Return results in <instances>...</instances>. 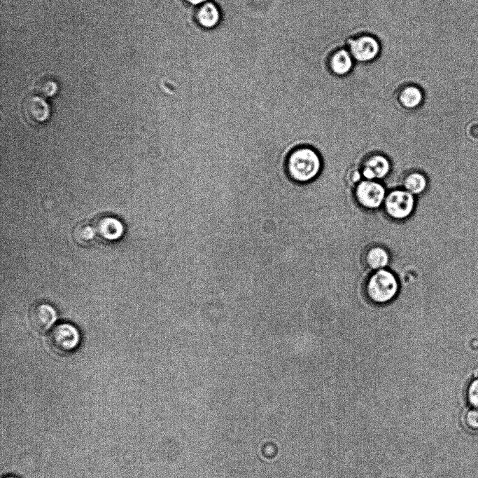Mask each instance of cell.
<instances>
[{
	"label": "cell",
	"instance_id": "6da1fadb",
	"mask_svg": "<svg viewBox=\"0 0 478 478\" xmlns=\"http://www.w3.org/2000/svg\"><path fill=\"white\" fill-rule=\"evenodd\" d=\"M399 282L395 274L385 268L375 271L365 285L367 297L373 303L391 302L398 294Z\"/></svg>",
	"mask_w": 478,
	"mask_h": 478
},
{
	"label": "cell",
	"instance_id": "7a4b0ae2",
	"mask_svg": "<svg viewBox=\"0 0 478 478\" xmlns=\"http://www.w3.org/2000/svg\"><path fill=\"white\" fill-rule=\"evenodd\" d=\"M319 170V158L309 148H300L293 151L287 159V172L290 178L297 182H307L313 179Z\"/></svg>",
	"mask_w": 478,
	"mask_h": 478
},
{
	"label": "cell",
	"instance_id": "3957f363",
	"mask_svg": "<svg viewBox=\"0 0 478 478\" xmlns=\"http://www.w3.org/2000/svg\"><path fill=\"white\" fill-rule=\"evenodd\" d=\"M80 339L78 330L70 323L56 325L48 336V343L51 349L61 355L74 350L79 345Z\"/></svg>",
	"mask_w": 478,
	"mask_h": 478
},
{
	"label": "cell",
	"instance_id": "277c9868",
	"mask_svg": "<svg viewBox=\"0 0 478 478\" xmlns=\"http://www.w3.org/2000/svg\"><path fill=\"white\" fill-rule=\"evenodd\" d=\"M22 111L26 121L34 125L45 122L50 116L49 105L40 95L26 96L22 104Z\"/></svg>",
	"mask_w": 478,
	"mask_h": 478
},
{
	"label": "cell",
	"instance_id": "5b68a950",
	"mask_svg": "<svg viewBox=\"0 0 478 478\" xmlns=\"http://www.w3.org/2000/svg\"><path fill=\"white\" fill-rule=\"evenodd\" d=\"M385 205L390 216L395 219H404L411 214L414 200L408 191H395L388 196Z\"/></svg>",
	"mask_w": 478,
	"mask_h": 478
},
{
	"label": "cell",
	"instance_id": "8992f818",
	"mask_svg": "<svg viewBox=\"0 0 478 478\" xmlns=\"http://www.w3.org/2000/svg\"><path fill=\"white\" fill-rule=\"evenodd\" d=\"M379 41L370 35H363L349 42V52L353 58L358 62H369L379 53Z\"/></svg>",
	"mask_w": 478,
	"mask_h": 478
},
{
	"label": "cell",
	"instance_id": "52a82bcc",
	"mask_svg": "<svg viewBox=\"0 0 478 478\" xmlns=\"http://www.w3.org/2000/svg\"><path fill=\"white\" fill-rule=\"evenodd\" d=\"M57 319L54 308L46 303L33 304L29 310V320L32 328L38 332L48 330Z\"/></svg>",
	"mask_w": 478,
	"mask_h": 478
},
{
	"label": "cell",
	"instance_id": "ba28073f",
	"mask_svg": "<svg viewBox=\"0 0 478 478\" xmlns=\"http://www.w3.org/2000/svg\"><path fill=\"white\" fill-rule=\"evenodd\" d=\"M385 196L384 188L379 183L363 181L356 189L359 203L367 208H377L381 204Z\"/></svg>",
	"mask_w": 478,
	"mask_h": 478
},
{
	"label": "cell",
	"instance_id": "9c48e42d",
	"mask_svg": "<svg viewBox=\"0 0 478 478\" xmlns=\"http://www.w3.org/2000/svg\"><path fill=\"white\" fill-rule=\"evenodd\" d=\"M97 235L106 240H115L119 239L124 228L121 221L111 216H102L97 218L93 226Z\"/></svg>",
	"mask_w": 478,
	"mask_h": 478
},
{
	"label": "cell",
	"instance_id": "30bf717a",
	"mask_svg": "<svg viewBox=\"0 0 478 478\" xmlns=\"http://www.w3.org/2000/svg\"><path fill=\"white\" fill-rule=\"evenodd\" d=\"M221 13L218 7L211 1H207L198 8L196 20L199 25L206 29L216 27L220 22Z\"/></svg>",
	"mask_w": 478,
	"mask_h": 478
},
{
	"label": "cell",
	"instance_id": "8fae6325",
	"mask_svg": "<svg viewBox=\"0 0 478 478\" xmlns=\"http://www.w3.org/2000/svg\"><path fill=\"white\" fill-rule=\"evenodd\" d=\"M389 171L387 159L381 156H375L366 161L363 170V176L367 179H381Z\"/></svg>",
	"mask_w": 478,
	"mask_h": 478
},
{
	"label": "cell",
	"instance_id": "7c38bea8",
	"mask_svg": "<svg viewBox=\"0 0 478 478\" xmlns=\"http://www.w3.org/2000/svg\"><path fill=\"white\" fill-rule=\"evenodd\" d=\"M353 57L350 52L344 49L337 50L331 56L330 67L332 71L338 75L343 76L348 74L353 65Z\"/></svg>",
	"mask_w": 478,
	"mask_h": 478
},
{
	"label": "cell",
	"instance_id": "4fadbf2b",
	"mask_svg": "<svg viewBox=\"0 0 478 478\" xmlns=\"http://www.w3.org/2000/svg\"><path fill=\"white\" fill-rule=\"evenodd\" d=\"M390 255L384 247L377 246L370 248L365 255L367 266L374 270L384 269L389 263Z\"/></svg>",
	"mask_w": 478,
	"mask_h": 478
},
{
	"label": "cell",
	"instance_id": "5bb4252c",
	"mask_svg": "<svg viewBox=\"0 0 478 478\" xmlns=\"http://www.w3.org/2000/svg\"><path fill=\"white\" fill-rule=\"evenodd\" d=\"M95 234L94 228L87 223L77 224L72 232L74 241L81 247H88L92 245Z\"/></svg>",
	"mask_w": 478,
	"mask_h": 478
},
{
	"label": "cell",
	"instance_id": "9a60e30c",
	"mask_svg": "<svg viewBox=\"0 0 478 478\" xmlns=\"http://www.w3.org/2000/svg\"><path fill=\"white\" fill-rule=\"evenodd\" d=\"M423 95L419 88L414 86H409L404 88L400 95V100L403 106L407 108L418 107L422 102Z\"/></svg>",
	"mask_w": 478,
	"mask_h": 478
},
{
	"label": "cell",
	"instance_id": "2e32d148",
	"mask_svg": "<svg viewBox=\"0 0 478 478\" xmlns=\"http://www.w3.org/2000/svg\"><path fill=\"white\" fill-rule=\"evenodd\" d=\"M405 187L412 194L421 193L427 187L426 178L420 173L411 174L405 181Z\"/></svg>",
	"mask_w": 478,
	"mask_h": 478
},
{
	"label": "cell",
	"instance_id": "e0dca14e",
	"mask_svg": "<svg viewBox=\"0 0 478 478\" xmlns=\"http://www.w3.org/2000/svg\"><path fill=\"white\" fill-rule=\"evenodd\" d=\"M58 83L52 78H43L37 83L36 90L41 96L50 97L58 91Z\"/></svg>",
	"mask_w": 478,
	"mask_h": 478
},
{
	"label": "cell",
	"instance_id": "ac0fdd59",
	"mask_svg": "<svg viewBox=\"0 0 478 478\" xmlns=\"http://www.w3.org/2000/svg\"><path fill=\"white\" fill-rule=\"evenodd\" d=\"M462 423L464 427L472 432L478 431V408L466 409L462 414Z\"/></svg>",
	"mask_w": 478,
	"mask_h": 478
},
{
	"label": "cell",
	"instance_id": "d6986e66",
	"mask_svg": "<svg viewBox=\"0 0 478 478\" xmlns=\"http://www.w3.org/2000/svg\"><path fill=\"white\" fill-rule=\"evenodd\" d=\"M467 398L472 407L478 408V371L468 387Z\"/></svg>",
	"mask_w": 478,
	"mask_h": 478
},
{
	"label": "cell",
	"instance_id": "ffe728a7",
	"mask_svg": "<svg viewBox=\"0 0 478 478\" xmlns=\"http://www.w3.org/2000/svg\"><path fill=\"white\" fill-rule=\"evenodd\" d=\"M187 3L191 4V5H195V6H200L207 1L209 0H185Z\"/></svg>",
	"mask_w": 478,
	"mask_h": 478
},
{
	"label": "cell",
	"instance_id": "44dd1931",
	"mask_svg": "<svg viewBox=\"0 0 478 478\" xmlns=\"http://www.w3.org/2000/svg\"><path fill=\"white\" fill-rule=\"evenodd\" d=\"M4 478H17V477L8 476V477H4Z\"/></svg>",
	"mask_w": 478,
	"mask_h": 478
}]
</instances>
